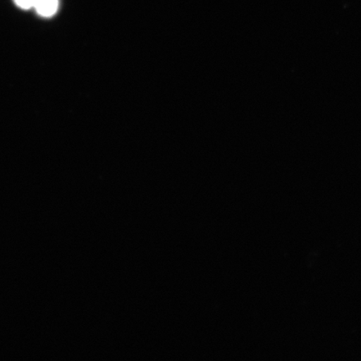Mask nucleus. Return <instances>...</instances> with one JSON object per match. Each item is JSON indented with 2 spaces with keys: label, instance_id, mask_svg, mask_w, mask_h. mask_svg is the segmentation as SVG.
Wrapping results in <instances>:
<instances>
[{
  "label": "nucleus",
  "instance_id": "obj_2",
  "mask_svg": "<svg viewBox=\"0 0 361 361\" xmlns=\"http://www.w3.org/2000/svg\"><path fill=\"white\" fill-rule=\"evenodd\" d=\"M15 1L18 6L27 10V8L35 7L38 0H15Z\"/></svg>",
  "mask_w": 361,
  "mask_h": 361
},
{
  "label": "nucleus",
  "instance_id": "obj_1",
  "mask_svg": "<svg viewBox=\"0 0 361 361\" xmlns=\"http://www.w3.org/2000/svg\"><path fill=\"white\" fill-rule=\"evenodd\" d=\"M59 0H38L35 8L39 15L43 17H51L56 13Z\"/></svg>",
  "mask_w": 361,
  "mask_h": 361
}]
</instances>
